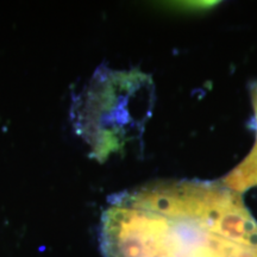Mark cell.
I'll return each mask as SVG.
<instances>
[{
	"label": "cell",
	"instance_id": "cell-3",
	"mask_svg": "<svg viewBox=\"0 0 257 257\" xmlns=\"http://www.w3.org/2000/svg\"><path fill=\"white\" fill-rule=\"evenodd\" d=\"M252 104H253V121H255V144L248 156L239 163L236 168H233L221 180V182L230 188L234 189L242 194L252 187H257V86L252 89Z\"/></svg>",
	"mask_w": 257,
	"mask_h": 257
},
{
	"label": "cell",
	"instance_id": "cell-2",
	"mask_svg": "<svg viewBox=\"0 0 257 257\" xmlns=\"http://www.w3.org/2000/svg\"><path fill=\"white\" fill-rule=\"evenodd\" d=\"M154 104V83L140 70L101 67L74 100V127L91 147L95 159L105 161L142 136Z\"/></svg>",
	"mask_w": 257,
	"mask_h": 257
},
{
	"label": "cell",
	"instance_id": "cell-1",
	"mask_svg": "<svg viewBox=\"0 0 257 257\" xmlns=\"http://www.w3.org/2000/svg\"><path fill=\"white\" fill-rule=\"evenodd\" d=\"M104 257H257V220L223 182L168 180L112 199Z\"/></svg>",
	"mask_w": 257,
	"mask_h": 257
}]
</instances>
